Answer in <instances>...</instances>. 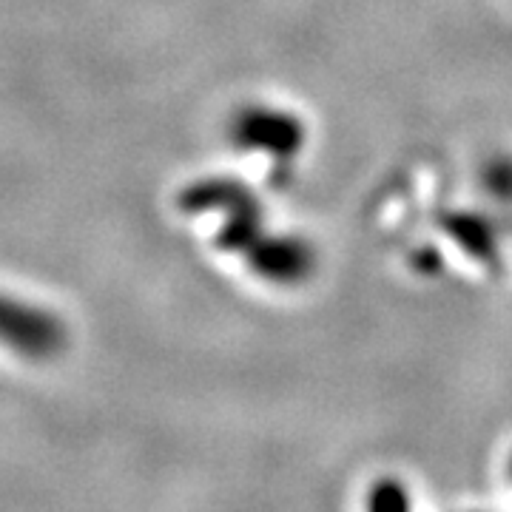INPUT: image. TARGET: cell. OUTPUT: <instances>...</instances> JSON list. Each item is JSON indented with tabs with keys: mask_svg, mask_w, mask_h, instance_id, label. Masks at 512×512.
<instances>
[{
	"mask_svg": "<svg viewBox=\"0 0 512 512\" xmlns=\"http://www.w3.org/2000/svg\"><path fill=\"white\" fill-rule=\"evenodd\" d=\"M185 211H225L228 217H234L239 211L256 208L254 194L242 183L234 180H205V183L185 188L183 200H180Z\"/></svg>",
	"mask_w": 512,
	"mask_h": 512,
	"instance_id": "277c9868",
	"label": "cell"
},
{
	"mask_svg": "<svg viewBox=\"0 0 512 512\" xmlns=\"http://www.w3.org/2000/svg\"><path fill=\"white\" fill-rule=\"evenodd\" d=\"M231 137L242 151H259L274 160H291L308 143V128L291 111L251 106L234 117Z\"/></svg>",
	"mask_w": 512,
	"mask_h": 512,
	"instance_id": "7a4b0ae2",
	"label": "cell"
},
{
	"mask_svg": "<svg viewBox=\"0 0 512 512\" xmlns=\"http://www.w3.org/2000/svg\"><path fill=\"white\" fill-rule=\"evenodd\" d=\"M248 265L256 274L276 285H296L305 282L316 268V251L302 237H262L245 251Z\"/></svg>",
	"mask_w": 512,
	"mask_h": 512,
	"instance_id": "3957f363",
	"label": "cell"
},
{
	"mask_svg": "<svg viewBox=\"0 0 512 512\" xmlns=\"http://www.w3.org/2000/svg\"><path fill=\"white\" fill-rule=\"evenodd\" d=\"M444 228L467 254L478 256V259H493L498 254V228L484 214L456 211L444 220Z\"/></svg>",
	"mask_w": 512,
	"mask_h": 512,
	"instance_id": "5b68a950",
	"label": "cell"
},
{
	"mask_svg": "<svg viewBox=\"0 0 512 512\" xmlns=\"http://www.w3.org/2000/svg\"><path fill=\"white\" fill-rule=\"evenodd\" d=\"M367 507L379 512H399L410 507V495L404 490L402 481L396 478H382L379 484H373L370 498H367Z\"/></svg>",
	"mask_w": 512,
	"mask_h": 512,
	"instance_id": "8992f818",
	"label": "cell"
},
{
	"mask_svg": "<svg viewBox=\"0 0 512 512\" xmlns=\"http://www.w3.org/2000/svg\"><path fill=\"white\" fill-rule=\"evenodd\" d=\"M510 467H512V461H510Z\"/></svg>",
	"mask_w": 512,
	"mask_h": 512,
	"instance_id": "ba28073f",
	"label": "cell"
},
{
	"mask_svg": "<svg viewBox=\"0 0 512 512\" xmlns=\"http://www.w3.org/2000/svg\"><path fill=\"white\" fill-rule=\"evenodd\" d=\"M484 185L498 200H512V163H493L484 171Z\"/></svg>",
	"mask_w": 512,
	"mask_h": 512,
	"instance_id": "52a82bcc",
	"label": "cell"
},
{
	"mask_svg": "<svg viewBox=\"0 0 512 512\" xmlns=\"http://www.w3.org/2000/svg\"><path fill=\"white\" fill-rule=\"evenodd\" d=\"M0 345L23 359L46 362L66 348V325L55 313L0 293Z\"/></svg>",
	"mask_w": 512,
	"mask_h": 512,
	"instance_id": "6da1fadb",
	"label": "cell"
}]
</instances>
